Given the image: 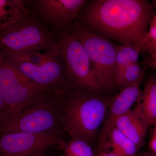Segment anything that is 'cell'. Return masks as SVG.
Here are the masks:
<instances>
[{"instance_id": "obj_1", "label": "cell", "mask_w": 156, "mask_h": 156, "mask_svg": "<svg viewBox=\"0 0 156 156\" xmlns=\"http://www.w3.org/2000/svg\"><path fill=\"white\" fill-rule=\"evenodd\" d=\"M156 14L146 0H93L85 4L78 22L109 40L140 47Z\"/></svg>"}, {"instance_id": "obj_2", "label": "cell", "mask_w": 156, "mask_h": 156, "mask_svg": "<svg viewBox=\"0 0 156 156\" xmlns=\"http://www.w3.org/2000/svg\"><path fill=\"white\" fill-rule=\"evenodd\" d=\"M96 92L66 85L56 93L63 134L92 142L112 99L97 95Z\"/></svg>"}, {"instance_id": "obj_3", "label": "cell", "mask_w": 156, "mask_h": 156, "mask_svg": "<svg viewBox=\"0 0 156 156\" xmlns=\"http://www.w3.org/2000/svg\"><path fill=\"white\" fill-rule=\"evenodd\" d=\"M58 45L56 33L30 10L0 30V53L48 51L58 54Z\"/></svg>"}, {"instance_id": "obj_4", "label": "cell", "mask_w": 156, "mask_h": 156, "mask_svg": "<svg viewBox=\"0 0 156 156\" xmlns=\"http://www.w3.org/2000/svg\"><path fill=\"white\" fill-rule=\"evenodd\" d=\"M0 54L4 61L20 73L50 92H59L67 84L64 64L58 53L34 51Z\"/></svg>"}, {"instance_id": "obj_5", "label": "cell", "mask_w": 156, "mask_h": 156, "mask_svg": "<svg viewBox=\"0 0 156 156\" xmlns=\"http://www.w3.org/2000/svg\"><path fill=\"white\" fill-rule=\"evenodd\" d=\"M54 131L62 133L56 93H52L20 111L4 113L0 116V134L13 132L41 134Z\"/></svg>"}, {"instance_id": "obj_6", "label": "cell", "mask_w": 156, "mask_h": 156, "mask_svg": "<svg viewBox=\"0 0 156 156\" xmlns=\"http://www.w3.org/2000/svg\"><path fill=\"white\" fill-rule=\"evenodd\" d=\"M67 28L85 48L93 73L101 89H113L116 86V46L109 39L75 20Z\"/></svg>"}, {"instance_id": "obj_7", "label": "cell", "mask_w": 156, "mask_h": 156, "mask_svg": "<svg viewBox=\"0 0 156 156\" xmlns=\"http://www.w3.org/2000/svg\"><path fill=\"white\" fill-rule=\"evenodd\" d=\"M54 32L58 39V55L64 64L67 85L96 92L102 89L81 42L68 28Z\"/></svg>"}, {"instance_id": "obj_8", "label": "cell", "mask_w": 156, "mask_h": 156, "mask_svg": "<svg viewBox=\"0 0 156 156\" xmlns=\"http://www.w3.org/2000/svg\"><path fill=\"white\" fill-rule=\"evenodd\" d=\"M53 93L20 73L0 54V94L5 105V113L20 111Z\"/></svg>"}, {"instance_id": "obj_9", "label": "cell", "mask_w": 156, "mask_h": 156, "mask_svg": "<svg viewBox=\"0 0 156 156\" xmlns=\"http://www.w3.org/2000/svg\"><path fill=\"white\" fill-rule=\"evenodd\" d=\"M61 132L33 134L13 132L0 134V156H29L48 150L62 140Z\"/></svg>"}, {"instance_id": "obj_10", "label": "cell", "mask_w": 156, "mask_h": 156, "mask_svg": "<svg viewBox=\"0 0 156 156\" xmlns=\"http://www.w3.org/2000/svg\"><path fill=\"white\" fill-rule=\"evenodd\" d=\"M29 2L31 11L54 30L67 28L83 8L86 0H35Z\"/></svg>"}, {"instance_id": "obj_11", "label": "cell", "mask_w": 156, "mask_h": 156, "mask_svg": "<svg viewBox=\"0 0 156 156\" xmlns=\"http://www.w3.org/2000/svg\"><path fill=\"white\" fill-rule=\"evenodd\" d=\"M145 73L136 83L123 88L119 93L112 98L101 126L99 138V150H102L111 132L115 128L118 120L131 109L133 105L140 99L142 93L140 87Z\"/></svg>"}, {"instance_id": "obj_12", "label": "cell", "mask_w": 156, "mask_h": 156, "mask_svg": "<svg viewBox=\"0 0 156 156\" xmlns=\"http://www.w3.org/2000/svg\"><path fill=\"white\" fill-rule=\"evenodd\" d=\"M149 126L140 99L134 108L128 111L118 120L115 128L134 143L139 149L145 141Z\"/></svg>"}, {"instance_id": "obj_13", "label": "cell", "mask_w": 156, "mask_h": 156, "mask_svg": "<svg viewBox=\"0 0 156 156\" xmlns=\"http://www.w3.org/2000/svg\"><path fill=\"white\" fill-rule=\"evenodd\" d=\"M109 149H111L109 152L117 156H136L138 149L134 143L115 128L101 151Z\"/></svg>"}, {"instance_id": "obj_14", "label": "cell", "mask_w": 156, "mask_h": 156, "mask_svg": "<svg viewBox=\"0 0 156 156\" xmlns=\"http://www.w3.org/2000/svg\"><path fill=\"white\" fill-rule=\"evenodd\" d=\"M141 108L149 126L156 125V78L151 77L141 93Z\"/></svg>"}, {"instance_id": "obj_15", "label": "cell", "mask_w": 156, "mask_h": 156, "mask_svg": "<svg viewBox=\"0 0 156 156\" xmlns=\"http://www.w3.org/2000/svg\"><path fill=\"white\" fill-rule=\"evenodd\" d=\"M27 2L22 0H0V30L29 11Z\"/></svg>"}, {"instance_id": "obj_16", "label": "cell", "mask_w": 156, "mask_h": 156, "mask_svg": "<svg viewBox=\"0 0 156 156\" xmlns=\"http://www.w3.org/2000/svg\"><path fill=\"white\" fill-rule=\"evenodd\" d=\"M141 50L137 46L121 45L116 46L115 77L128 65L138 63Z\"/></svg>"}, {"instance_id": "obj_17", "label": "cell", "mask_w": 156, "mask_h": 156, "mask_svg": "<svg viewBox=\"0 0 156 156\" xmlns=\"http://www.w3.org/2000/svg\"><path fill=\"white\" fill-rule=\"evenodd\" d=\"M63 151L62 156H94L90 143L84 140L71 138L68 142L59 143Z\"/></svg>"}, {"instance_id": "obj_18", "label": "cell", "mask_w": 156, "mask_h": 156, "mask_svg": "<svg viewBox=\"0 0 156 156\" xmlns=\"http://www.w3.org/2000/svg\"><path fill=\"white\" fill-rule=\"evenodd\" d=\"M146 68L141 69L139 62L128 65L116 76V86L124 88L136 83L145 72Z\"/></svg>"}, {"instance_id": "obj_19", "label": "cell", "mask_w": 156, "mask_h": 156, "mask_svg": "<svg viewBox=\"0 0 156 156\" xmlns=\"http://www.w3.org/2000/svg\"><path fill=\"white\" fill-rule=\"evenodd\" d=\"M141 51L150 53L156 52V41L145 39L140 46Z\"/></svg>"}, {"instance_id": "obj_20", "label": "cell", "mask_w": 156, "mask_h": 156, "mask_svg": "<svg viewBox=\"0 0 156 156\" xmlns=\"http://www.w3.org/2000/svg\"><path fill=\"white\" fill-rule=\"evenodd\" d=\"M148 35L151 38L156 40V14L151 23Z\"/></svg>"}, {"instance_id": "obj_21", "label": "cell", "mask_w": 156, "mask_h": 156, "mask_svg": "<svg viewBox=\"0 0 156 156\" xmlns=\"http://www.w3.org/2000/svg\"><path fill=\"white\" fill-rule=\"evenodd\" d=\"M149 145L150 150L156 155V127L154 129Z\"/></svg>"}, {"instance_id": "obj_22", "label": "cell", "mask_w": 156, "mask_h": 156, "mask_svg": "<svg viewBox=\"0 0 156 156\" xmlns=\"http://www.w3.org/2000/svg\"><path fill=\"white\" fill-rule=\"evenodd\" d=\"M5 105L4 102L2 95L0 94V116L6 112Z\"/></svg>"}, {"instance_id": "obj_23", "label": "cell", "mask_w": 156, "mask_h": 156, "mask_svg": "<svg viewBox=\"0 0 156 156\" xmlns=\"http://www.w3.org/2000/svg\"><path fill=\"white\" fill-rule=\"evenodd\" d=\"M151 55V63L152 66L156 69V52L149 53Z\"/></svg>"}, {"instance_id": "obj_24", "label": "cell", "mask_w": 156, "mask_h": 156, "mask_svg": "<svg viewBox=\"0 0 156 156\" xmlns=\"http://www.w3.org/2000/svg\"><path fill=\"white\" fill-rule=\"evenodd\" d=\"M98 156H117L114 154L112 153L109 151H101Z\"/></svg>"}, {"instance_id": "obj_25", "label": "cell", "mask_w": 156, "mask_h": 156, "mask_svg": "<svg viewBox=\"0 0 156 156\" xmlns=\"http://www.w3.org/2000/svg\"><path fill=\"white\" fill-rule=\"evenodd\" d=\"M47 150L43 151L37 153L33 154L29 156H50L47 152Z\"/></svg>"}, {"instance_id": "obj_26", "label": "cell", "mask_w": 156, "mask_h": 156, "mask_svg": "<svg viewBox=\"0 0 156 156\" xmlns=\"http://www.w3.org/2000/svg\"><path fill=\"white\" fill-rule=\"evenodd\" d=\"M141 156H156V155L151 151L149 150L143 154Z\"/></svg>"}, {"instance_id": "obj_27", "label": "cell", "mask_w": 156, "mask_h": 156, "mask_svg": "<svg viewBox=\"0 0 156 156\" xmlns=\"http://www.w3.org/2000/svg\"><path fill=\"white\" fill-rule=\"evenodd\" d=\"M152 5L154 8H156V0H154L152 1Z\"/></svg>"}, {"instance_id": "obj_28", "label": "cell", "mask_w": 156, "mask_h": 156, "mask_svg": "<svg viewBox=\"0 0 156 156\" xmlns=\"http://www.w3.org/2000/svg\"></svg>"}]
</instances>
